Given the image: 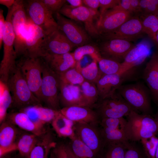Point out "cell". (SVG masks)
Wrapping results in <instances>:
<instances>
[{
	"mask_svg": "<svg viewBox=\"0 0 158 158\" xmlns=\"http://www.w3.org/2000/svg\"><path fill=\"white\" fill-rule=\"evenodd\" d=\"M99 99L97 113L102 118L123 117L127 116L132 111H136L117 91L109 97Z\"/></svg>",
	"mask_w": 158,
	"mask_h": 158,
	"instance_id": "cell-8",
	"label": "cell"
},
{
	"mask_svg": "<svg viewBox=\"0 0 158 158\" xmlns=\"http://www.w3.org/2000/svg\"><path fill=\"white\" fill-rule=\"evenodd\" d=\"M75 46L58 28L47 35L42 49L44 57L47 54H62L70 52Z\"/></svg>",
	"mask_w": 158,
	"mask_h": 158,
	"instance_id": "cell-14",
	"label": "cell"
},
{
	"mask_svg": "<svg viewBox=\"0 0 158 158\" xmlns=\"http://www.w3.org/2000/svg\"><path fill=\"white\" fill-rule=\"evenodd\" d=\"M59 75L61 82L68 84L80 85L85 80L76 65Z\"/></svg>",
	"mask_w": 158,
	"mask_h": 158,
	"instance_id": "cell-38",
	"label": "cell"
},
{
	"mask_svg": "<svg viewBox=\"0 0 158 158\" xmlns=\"http://www.w3.org/2000/svg\"><path fill=\"white\" fill-rule=\"evenodd\" d=\"M49 67L58 75L75 66L77 62L73 53L47 54L43 57Z\"/></svg>",
	"mask_w": 158,
	"mask_h": 158,
	"instance_id": "cell-26",
	"label": "cell"
},
{
	"mask_svg": "<svg viewBox=\"0 0 158 158\" xmlns=\"http://www.w3.org/2000/svg\"><path fill=\"white\" fill-rule=\"evenodd\" d=\"M59 13L70 19L83 23L85 30L90 35L96 36L99 35L94 22L95 19L86 6L73 8L66 4Z\"/></svg>",
	"mask_w": 158,
	"mask_h": 158,
	"instance_id": "cell-12",
	"label": "cell"
},
{
	"mask_svg": "<svg viewBox=\"0 0 158 158\" xmlns=\"http://www.w3.org/2000/svg\"><path fill=\"white\" fill-rule=\"evenodd\" d=\"M52 151L56 158H70L66 151L65 144H57Z\"/></svg>",
	"mask_w": 158,
	"mask_h": 158,
	"instance_id": "cell-45",
	"label": "cell"
},
{
	"mask_svg": "<svg viewBox=\"0 0 158 158\" xmlns=\"http://www.w3.org/2000/svg\"><path fill=\"white\" fill-rule=\"evenodd\" d=\"M131 15L128 12L114 8L107 11L96 24L99 35L116 30L131 18Z\"/></svg>",
	"mask_w": 158,
	"mask_h": 158,
	"instance_id": "cell-16",
	"label": "cell"
},
{
	"mask_svg": "<svg viewBox=\"0 0 158 158\" xmlns=\"http://www.w3.org/2000/svg\"><path fill=\"white\" fill-rule=\"evenodd\" d=\"M152 47L151 42L145 39L134 45L121 63L127 71L143 63L150 55Z\"/></svg>",
	"mask_w": 158,
	"mask_h": 158,
	"instance_id": "cell-19",
	"label": "cell"
},
{
	"mask_svg": "<svg viewBox=\"0 0 158 158\" xmlns=\"http://www.w3.org/2000/svg\"><path fill=\"white\" fill-rule=\"evenodd\" d=\"M124 158H144L142 152L138 148L130 143L128 145Z\"/></svg>",
	"mask_w": 158,
	"mask_h": 158,
	"instance_id": "cell-44",
	"label": "cell"
},
{
	"mask_svg": "<svg viewBox=\"0 0 158 158\" xmlns=\"http://www.w3.org/2000/svg\"><path fill=\"white\" fill-rule=\"evenodd\" d=\"M72 53L77 62H80L86 55H89L97 62L102 57L99 49L90 44H86L78 47Z\"/></svg>",
	"mask_w": 158,
	"mask_h": 158,
	"instance_id": "cell-36",
	"label": "cell"
},
{
	"mask_svg": "<svg viewBox=\"0 0 158 158\" xmlns=\"http://www.w3.org/2000/svg\"><path fill=\"white\" fill-rule=\"evenodd\" d=\"M140 6L143 15H156L158 11V0H141Z\"/></svg>",
	"mask_w": 158,
	"mask_h": 158,
	"instance_id": "cell-41",
	"label": "cell"
},
{
	"mask_svg": "<svg viewBox=\"0 0 158 158\" xmlns=\"http://www.w3.org/2000/svg\"><path fill=\"white\" fill-rule=\"evenodd\" d=\"M117 91L137 111L150 115L152 112L150 93L142 84L137 83L121 85Z\"/></svg>",
	"mask_w": 158,
	"mask_h": 158,
	"instance_id": "cell-5",
	"label": "cell"
},
{
	"mask_svg": "<svg viewBox=\"0 0 158 158\" xmlns=\"http://www.w3.org/2000/svg\"><path fill=\"white\" fill-rule=\"evenodd\" d=\"M100 132L103 140L108 144L128 142L125 128L102 127Z\"/></svg>",
	"mask_w": 158,
	"mask_h": 158,
	"instance_id": "cell-30",
	"label": "cell"
},
{
	"mask_svg": "<svg viewBox=\"0 0 158 158\" xmlns=\"http://www.w3.org/2000/svg\"><path fill=\"white\" fill-rule=\"evenodd\" d=\"M6 119L20 128L39 137L47 131L44 126L35 123L26 113L21 111L8 114Z\"/></svg>",
	"mask_w": 158,
	"mask_h": 158,
	"instance_id": "cell-24",
	"label": "cell"
},
{
	"mask_svg": "<svg viewBox=\"0 0 158 158\" xmlns=\"http://www.w3.org/2000/svg\"><path fill=\"white\" fill-rule=\"evenodd\" d=\"M139 0H130V4L132 13L141 12Z\"/></svg>",
	"mask_w": 158,
	"mask_h": 158,
	"instance_id": "cell-49",
	"label": "cell"
},
{
	"mask_svg": "<svg viewBox=\"0 0 158 158\" xmlns=\"http://www.w3.org/2000/svg\"><path fill=\"white\" fill-rule=\"evenodd\" d=\"M12 96L7 83L0 80V123L5 121L11 106Z\"/></svg>",
	"mask_w": 158,
	"mask_h": 158,
	"instance_id": "cell-32",
	"label": "cell"
},
{
	"mask_svg": "<svg viewBox=\"0 0 158 158\" xmlns=\"http://www.w3.org/2000/svg\"><path fill=\"white\" fill-rule=\"evenodd\" d=\"M76 66L85 80L96 84L103 74L96 60H93L90 63L84 67H82L80 62H78Z\"/></svg>",
	"mask_w": 158,
	"mask_h": 158,
	"instance_id": "cell-31",
	"label": "cell"
},
{
	"mask_svg": "<svg viewBox=\"0 0 158 158\" xmlns=\"http://www.w3.org/2000/svg\"><path fill=\"white\" fill-rule=\"evenodd\" d=\"M4 11L0 9V49L3 44V37L5 24V20L3 14Z\"/></svg>",
	"mask_w": 158,
	"mask_h": 158,
	"instance_id": "cell-47",
	"label": "cell"
},
{
	"mask_svg": "<svg viewBox=\"0 0 158 158\" xmlns=\"http://www.w3.org/2000/svg\"><path fill=\"white\" fill-rule=\"evenodd\" d=\"M83 6L88 8L98 10L99 7V0H83Z\"/></svg>",
	"mask_w": 158,
	"mask_h": 158,
	"instance_id": "cell-48",
	"label": "cell"
},
{
	"mask_svg": "<svg viewBox=\"0 0 158 158\" xmlns=\"http://www.w3.org/2000/svg\"><path fill=\"white\" fill-rule=\"evenodd\" d=\"M7 83L12 96L11 106L20 110L41 104V101L30 90L17 66L11 73Z\"/></svg>",
	"mask_w": 158,
	"mask_h": 158,
	"instance_id": "cell-2",
	"label": "cell"
},
{
	"mask_svg": "<svg viewBox=\"0 0 158 158\" xmlns=\"http://www.w3.org/2000/svg\"><path fill=\"white\" fill-rule=\"evenodd\" d=\"M120 1V0H99V16L97 23L101 19L107 11L117 5Z\"/></svg>",
	"mask_w": 158,
	"mask_h": 158,
	"instance_id": "cell-43",
	"label": "cell"
},
{
	"mask_svg": "<svg viewBox=\"0 0 158 158\" xmlns=\"http://www.w3.org/2000/svg\"><path fill=\"white\" fill-rule=\"evenodd\" d=\"M155 158H158V143L156 147Z\"/></svg>",
	"mask_w": 158,
	"mask_h": 158,
	"instance_id": "cell-55",
	"label": "cell"
},
{
	"mask_svg": "<svg viewBox=\"0 0 158 158\" xmlns=\"http://www.w3.org/2000/svg\"><path fill=\"white\" fill-rule=\"evenodd\" d=\"M87 123H75L74 129L76 136L91 149L96 155L100 151L103 140L100 132L93 126Z\"/></svg>",
	"mask_w": 158,
	"mask_h": 158,
	"instance_id": "cell-15",
	"label": "cell"
},
{
	"mask_svg": "<svg viewBox=\"0 0 158 158\" xmlns=\"http://www.w3.org/2000/svg\"><path fill=\"white\" fill-rule=\"evenodd\" d=\"M127 116L125 132L128 140L148 138L158 133V122L150 115L140 114L133 110Z\"/></svg>",
	"mask_w": 158,
	"mask_h": 158,
	"instance_id": "cell-1",
	"label": "cell"
},
{
	"mask_svg": "<svg viewBox=\"0 0 158 158\" xmlns=\"http://www.w3.org/2000/svg\"><path fill=\"white\" fill-rule=\"evenodd\" d=\"M156 16L157 18V19L158 20V11L157 14L156 15Z\"/></svg>",
	"mask_w": 158,
	"mask_h": 158,
	"instance_id": "cell-58",
	"label": "cell"
},
{
	"mask_svg": "<svg viewBox=\"0 0 158 158\" xmlns=\"http://www.w3.org/2000/svg\"><path fill=\"white\" fill-rule=\"evenodd\" d=\"M59 111L63 115L75 123L94 125L98 121V115L90 107L71 106L63 107Z\"/></svg>",
	"mask_w": 158,
	"mask_h": 158,
	"instance_id": "cell-20",
	"label": "cell"
},
{
	"mask_svg": "<svg viewBox=\"0 0 158 158\" xmlns=\"http://www.w3.org/2000/svg\"><path fill=\"white\" fill-rule=\"evenodd\" d=\"M114 8L121 10L128 11L131 14L130 0H121L118 4Z\"/></svg>",
	"mask_w": 158,
	"mask_h": 158,
	"instance_id": "cell-46",
	"label": "cell"
},
{
	"mask_svg": "<svg viewBox=\"0 0 158 158\" xmlns=\"http://www.w3.org/2000/svg\"><path fill=\"white\" fill-rule=\"evenodd\" d=\"M49 158H56L55 156L52 152V150L50 153Z\"/></svg>",
	"mask_w": 158,
	"mask_h": 158,
	"instance_id": "cell-54",
	"label": "cell"
},
{
	"mask_svg": "<svg viewBox=\"0 0 158 158\" xmlns=\"http://www.w3.org/2000/svg\"><path fill=\"white\" fill-rule=\"evenodd\" d=\"M66 151L70 158H78L72 151L69 145H66Z\"/></svg>",
	"mask_w": 158,
	"mask_h": 158,
	"instance_id": "cell-52",
	"label": "cell"
},
{
	"mask_svg": "<svg viewBox=\"0 0 158 158\" xmlns=\"http://www.w3.org/2000/svg\"><path fill=\"white\" fill-rule=\"evenodd\" d=\"M26 113L35 123L42 126L51 123L59 110L42 106L41 104L29 106L19 110Z\"/></svg>",
	"mask_w": 158,
	"mask_h": 158,
	"instance_id": "cell-25",
	"label": "cell"
},
{
	"mask_svg": "<svg viewBox=\"0 0 158 158\" xmlns=\"http://www.w3.org/2000/svg\"><path fill=\"white\" fill-rule=\"evenodd\" d=\"M80 85L88 106L90 107L99 99L96 84L85 80Z\"/></svg>",
	"mask_w": 158,
	"mask_h": 158,
	"instance_id": "cell-37",
	"label": "cell"
},
{
	"mask_svg": "<svg viewBox=\"0 0 158 158\" xmlns=\"http://www.w3.org/2000/svg\"><path fill=\"white\" fill-rule=\"evenodd\" d=\"M39 137L29 132H21L16 142L17 150L18 151L20 156L23 158H28Z\"/></svg>",
	"mask_w": 158,
	"mask_h": 158,
	"instance_id": "cell-29",
	"label": "cell"
},
{
	"mask_svg": "<svg viewBox=\"0 0 158 158\" xmlns=\"http://www.w3.org/2000/svg\"><path fill=\"white\" fill-rule=\"evenodd\" d=\"M47 35L38 26L31 23L29 28L23 57L36 58L44 57L42 45Z\"/></svg>",
	"mask_w": 158,
	"mask_h": 158,
	"instance_id": "cell-17",
	"label": "cell"
},
{
	"mask_svg": "<svg viewBox=\"0 0 158 158\" xmlns=\"http://www.w3.org/2000/svg\"><path fill=\"white\" fill-rule=\"evenodd\" d=\"M143 32L141 20L131 17L116 30L102 35L106 40L121 39L131 41L140 38Z\"/></svg>",
	"mask_w": 158,
	"mask_h": 158,
	"instance_id": "cell-11",
	"label": "cell"
},
{
	"mask_svg": "<svg viewBox=\"0 0 158 158\" xmlns=\"http://www.w3.org/2000/svg\"><path fill=\"white\" fill-rule=\"evenodd\" d=\"M51 123L59 137L68 138L71 140L76 136L74 129L75 123L64 116L60 111Z\"/></svg>",
	"mask_w": 158,
	"mask_h": 158,
	"instance_id": "cell-28",
	"label": "cell"
},
{
	"mask_svg": "<svg viewBox=\"0 0 158 158\" xmlns=\"http://www.w3.org/2000/svg\"><path fill=\"white\" fill-rule=\"evenodd\" d=\"M59 101L63 107L71 106L89 107L80 85L68 84L61 81Z\"/></svg>",
	"mask_w": 158,
	"mask_h": 158,
	"instance_id": "cell-21",
	"label": "cell"
},
{
	"mask_svg": "<svg viewBox=\"0 0 158 158\" xmlns=\"http://www.w3.org/2000/svg\"><path fill=\"white\" fill-rule=\"evenodd\" d=\"M13 6L8 9L3 37V56L0 65V80L7 83L10 75L17 67V58L14 48L15 35L12 23Z\"/></svg>",
	"mask_w": 158,
	"mask_h": 158,
	"instance_id": "cell-3",
	"label": "cell"
},
{
	"mask_svg": "<svg viewBox=\"0 0 158 158\" xmlns=\"http://www.w3.org/2000/svg\"><path fill=\"white\" fill-rule=\"evenodd\" d=\"M12 23L15 35L14 48L17 57H24L25 53L26 42L29 28L32 23L28 20L26 14L18 11L13 13Z\"/></svg>",
	"mask_w": 158,
	"mask_h": 158,
	"instance_id": "cell-10",
	"label": "cell"
},
{
	"mask_svg": "<svg viewBox=\"0 0 158 158\" xmlns=\"http://www.w3.org/2000/svg\"><path fill=\"white\" fill-rule=\"evenodd\" d=\"M0 158H23L21 157H16V156L13 157H9L8 156V154H7Z\"/></svg>",
	"mask_w": 158,
	"mask_h": 158,
	"instance_id": "cell-53",
	"label": "cell"
},
{
	"mask_svg": "<svg viewBox=\"0 0 158 158\" xmlns=\"http://www.w3.org/2000/svg\"><path fill=\"white\" fill-rule=\"evenodd\" d=\"M46 7L53 14L59 12L66 4L65 0H41Z\"/></svg>",
	"mask_w": 158,
	"mask_h": 158,
	"instance_id": "cell-42",
	"label": "cell"
},
{
	"mask_svg": "<svg viewBox=\"0 0 158 158\" xmlns=\"http://www.w3.org/2000/svg\"><path fill=\"white\" fill-rule=\"evenodd\" d=\"M71 140L69 145L73 153L78 158H96V155L93 151L76 136Z\"/></svg>",
	"mask_w": 158,
	"mask_h": 158,
	"instance_id": "cell-35",
	"label": "cell"
},
{
	"mask_svg": "<svg viewBox=\"0 0 158 158\" xmlns=\"http://www.w3.org/2000/svg\"><path fill=\"white\" fill-rule=\"evenodd\" d=\"M134 46L130 41L114 39L106 40L99 50L102 57L122 63Z\"/></svg>",
	"mask_w": 158,
	"mask_h": 158,
	"instance_id": "cell-13",
	"label": "cell"
},
{
	"mask_svg": "<svg viewBox=\"0 0 158 158\" xmlns=\"http://www.w3.org/2000/svg\"><path fill=\"white\" fill-rule=\"evenodd\" d=\"M15 0H0V4L6 6L8 9L11 8L14 5Z\"/></svg>",
	"mask_w": 158,
	"mask_h": 158,
	"instance_id": "cell-51",
	"label": "cell"
},
{
	"mask_svg": "<svg viewBox=\"0 0 158 158\" xmlns=\"http://www.w3.org/2000/svg\"><path fill=\"white\" fill-rule=\"evenodd\" d=\"M57 144L51 133L47 131L39 137L28 158H49L51 151Z\"/></svg>",
	"mask_w": 158,
	"mask_h": 158,
	"instance_id": "cell-27",
	"label": "cell"
},
{
	"mask_svg": "<svg viewBox=\"0 0 158 158\" xmlns=\"http://www.w3.org/2000/svg\"><path fill=\"white\" fill-rule=\"evenodd\" d=\"M145 154L147 158H155L158 138L155 135L141 140Z\"/></svg>",
	"mask_w": 158,
	"mask_h": 158,
	"instance_id": "cell-40",
	"label": "cell"
},
{
	"mask_svg": "<svg viewBox=\"0 0 158 158\" xmlns=\"http://www.w3.org/2000/svg\"><path fill=\"white\" fill-rule=\"evenodd\" d=\"M44 60L40 89L41 102H44L48 107L59 110V77L49 67L44 59Z\"/></svg>",
	"mask_w": 158,
	"mask_h": 158,
	"instance_id": "cell-4",
	"label": "cell"
},
{
	"mask_svg": "<svg viewBox=\"0 0 158 158\" xmlns=\"http://www.w3.org/2000/svg\"><path fill=\"white\" fill-rule=\"evenodd\" d=\"M44 61L43 57H23L17 63V66L20 69L30 90L41 102L40 89Z\"/></svg>",
	"mask_w": 158,
	"mask_h": 158,
	"instance_id": "cell-7",
	"label": "cell"
},
{
	"mask_svg": "<svg viewBox=\"0 0 158 158\" xmlns=\"http://www.w3.org/2000/svg\"><path fill=\"white\" fill-rule=\"evenodd\" d=\"M28 19L40 28L47 35L58 29L53 13L41 0L24 1Z\"/></svg>",
	"mask_w": 158,
	"mask_h": 158,
	"instance_id": "cell-6",
	"label": "cell"
},
{
	"mask_svg": "<svg viewBox=\"0 0 158 158\" xmlns=\"http://www.w3.org/2000/svg\"><path fill=\"white\" fill-rule=\"evenodd\" d=\"M154 118L158 122V112L157 113L155 116Z\"/></svg>",
	"mask_w": 158,
	"mask_h": 158,
	"instance_id": "cell-57",
	"label": "cell"
},
{
	"mask_svg": "<svg viewBox=\"0 0 158 158\" xmlns=\"http://www.w3.org/2000/svg\"><path fill=\"white\" fill-rule=\"evenodd\" d=\"M98 63L100 70L103 74H121L130 71H126L121 63L102 57L98 61Z\"/></svg>",
	"mask_w": 158,
	"mask_h": 158,
	"instance_id": "cell-33",
	"label": "cell"
},
{
	"mask_svg": "<svg viewBox=\"0 0 158 158\" xmlns=\"http://www.w3.org/2000/svg\"><path fill=\"white\" fill-rule=\"evenodd\" d=\"M156 40L157 43L158 44V31H157L156 34Z\"/></svg>",
	"mask_w": 158,
	"mask_h": 158,
	"instance_id": "cell-56",
	"label": "cell"
},
{
	"mask_svg": "<svg viewBox=\"0 0 158 158\" xmlns=\"http://www.w3.org/2000/svg\"><path fill=\"white\" fill-rule=\"evenodd\" d=\"M129 144L128 142L109 144L104 158H124Z\"/></svg>",
	"mask_w": 158,
	"mask_h": 158,
	"instance_id": "cell-39",
	"label": "cell"
},
{
	"mask_svg": "<svg viewBox=\"0 0 158 158\" xmlns=\"http://www.w3.org/2000/svg\"><path fill=\"white\" fill-rule=\"evenodd\" d=\"M71 6L73 8H77L83 6V0H67Z\"/></svg>",
	"mask_w": 158,
	"mask_h": 158,
	"instance_id": "cell-50",
	"label": "cell"
},
{
	"mask_svg": "<svg viewBox=\"0 0 158 158\" xmlns=\"http://www.w3.org/2000/svg\"><path fill=\"white\" fill-rule=\"evenodd\" d=\"M140 18L144 32L152 40L157 43L156 35L158 31V20L156 15H143Z\"/></svg>",
	"mask_w": 158,
	"mask_h": 158,
	"instance_id": "cell-34",
	"label": "cell"
},
{
	"mask_svg": "<svg viewBox=\"0 0 158 158\" xmlns=\"http://www.w3.org/2000/svg\"><path fill=\"white\" fill-rule=\"evenodd\" d=\"M55 14L58 28L75 47H78L87 44L89 37L85 30L72 20L67 18L59 12Z\"/></svg>",
	"mask_w": 158,
	"mask_h": 158,
	"instance_id": "cell-9",
	"label": "cell"
},
{
	"mask_svg": "<svg viewBox=\"0 0 158 158\" xmlns=\"http://www.w3.org/2000/svg\"><path fill=\"white\" fill-rule=\"evenodd\" d=\"M131 71L115 74H103L96 84L99 99L109 97L116 92L125 79V76Z\"/></svg>",
	"mask_w": 158,
	"mask_h": 158,
	"instance_id": "cell-22",
	"label": "cell"
},
{
	"mask_svg": "<svg viewBox=\"0 0 158 158\" xmlns=\"http://www.w3.org/2000/svg\"><path fill=\"white\" fill-rule=\"evenodd\" d=\"M16 126L6 119L0 123V158L17 150L16 142L21 132Z\"/></svg>",
	"mask_w": 158,
	"mask_h": 158,
	"instance_id": "cell-18",
	"label": "cell"
},
{
	"mask_svg": "<svg viewBox=\"0 0 158 158\" xmlns=\"http://www.w3.org/2000/svg\"><path fill=\"white\" fill-rule=\"evenodd\" d=\"M143 77L151 96L158 105V53L153 54L144 69Z\"/></svg>",
	"mask_w": 158,
	"mask_h": 158,
	"instance_id": "cell-23",
	"label": "cell"
}]
</instances>
